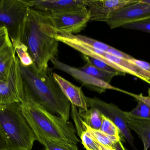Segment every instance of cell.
Instances as JSON below:
<instances>
[{
	"label": "cell",
	"mask_w": 150,
	"mask_h": 150,
	"mask_svg": "<svg viewBox=\"0 0 150 150\" xmlns=\"http://www.w3.org/2000/svg\"><path fill=\"white\" fill-rule=\"evenodd\" d=\"M122 92L134 98L136 100L142 101V102L144 103L147 105L149 106L150 107V88L149 89V90H148V94H149L148 97L144 96L142 93H141L140 94H136L129 92L127 91L124 90H123Z\"/></svg>",
	"instance_id": "28"
},
{
	"label": "cell",
	"mask_w": 150,
	"mask_h": 150,
	"mask_svg": "<svg viewBox=\"0 0 150 150\" xmlns=\"http://www.w3.org/2000/svg\"><path fill=\"white\" fill-rule=\"evenodd\" d=\"M29 8L25 0H0V28H6L14 47L21 43Z\"/></svg>",
	"instance_id": "5"
},
{
	"label": "cell",
	"mask_w": 150,
	"mask_h": 150,
	"mask_svg": "<svg viewBox=\"0 0 150 150\" xmlns=\"http://www.w3.org/2000/svg\"><path fill=\"white\" fill-rule=\"evenodd\" d=\"M139 0H84L90 21L106 22L110 14Z\"/></svg>",
	"instance_id": "11"
},
{
	"label": "cell",
	"mask_w": 150,
	"mask_h": 150,
	"mask_svg": "<svg viewBox=\"0 0 150 150\" xmlns=\"http://www.w3.org/2000/svg\"><path fill=\"white\" fill-rule=\"evenodd\" d=\"M135 108L130 112H125L127 116L130 119L150 120V107L142 101L137 100Z\"/></svg>",
	"instance_id": "20"
},
{
	"label": "cell",
	"mask_w": 150,
	"mask_h": 150,
	"mask_svg": "<svg viewBox=\"0 0 150 150\" xmlns=\"http://www.w3.org/2000/svg\"><path fill=\"white\" fill-rule=\"evenodd\" d=\"M72 117L76 124V129L78 134L80 136L81 134L85 131L83 127V120L79 116L76 107L72 105Z\"/></svg>",
	"instance_id": "27"
},
{
	"label": "cell",
	"mask_w": 150,
	"mask_h": 150,
	"mask_svg": "<svg viewBox=\"0 0 150 150\" xmlns=\"http://www.w3.org/2000/svg\"><path fill=\"white\" fill-rule=\"evenodd\" d=\"M100 131L105 134L114 137H120L119 129L114 123L105 115H102V121Z\"/></svg>",
	"instance_id": "23"
},
{
	"label": "cell",
	"mask_w": 150,
	"mask_h": 150,
	"mask_svg": "<svg viewBox=\"0 0 150 150\" xmlns=\"http://www.w3.org/2000/svg\"><path fill=\"white\" fill-rule=\"evenodd\" d=\"M0 150H9L2 137L0 135Z\"/></svg>",
	"instance_id": "32"
},
{
	"label": "cell",
	"mask_w": 150,
	"mask_h": 150,
	"mask_svg": "<svg viewBox=\"0 0 150 150\" xmlns=\"http://www.w3.org/2000/svg\"><path fill=\"white\" fill-rule=\"evenodd\" d=\"M19 64L24 100L32 101L51 113L68 122L71 103L62 92L53 74L49 73L43 76L35 71L32 65L25 67L20 63Z\"/></svg>",
	"instance_id": "2"
},
{
	"label": "cell",
	"mask_w": 150,
	"mask_h": 150,
	"mask_svg": "<svg viewBox=\"0 0 150 150\" xmlns=\"http://www.w3.org/2000/svg\"><path fill=\"white\" fill-rule=\"evenodd\" d=\"M0 135L9 150H31L36 136L22 112L21 103L0 105Z\"/></svg>",
	"instance_id": "4"
},
{
	"label": "cell",
	"mask_w": 150,
	"mask_h": 150,
	"mask_svg": "<svg viewBox=\"0 0 150 150\" xmlns=\"http://www.w3.org/2000/svg\"><path fill=\"white\" fill-rule=\"evenodd\" d=\"M89 61L96 68L101 70L109 72H118L120 71L116 70L107 63L103 61L100 60L98 59H95L93 57L87 56Z\"/></svg>",
	"instance_id": "26"
},
{
	"label": "cell",
	"mask_w": 150,
	"mask_h": 150,
	"mask_svg": "<svg viewBox=\"0 0 150 150\" xmlns=\"http://www.w3.org/2000/svg\"><path fill=\"white\" fill-rule=\"evenodd\" d=\"M79 137L82 141V144L86 150H102V146L87 131H84Z\"/></svg>",
	"instance_id": "22"
},
{
	"label": "cell",
	"mask_w": 150,
	"mask_h": 150,
	"mask_svg": "<svg viewBox=\"0 0 150 150\" xmlns=\"http://www.w3.org/2000/svg\"><path fill=\"white\" fill-rule=\"evenodd\" d=\"M30 8L47 14L86 7L84 0H25Z\"/></svg>",
	"instance_id": "12"
},
{
	"label": "cell",
	"mask_w": 150,
	"mask_h": 150,
	"mask_svg": "<svg viewBox=\"0 0 150 150\" xmlns=\"http://www.w3.org/2000/svg\"><path fill=\"white\" fill-rule=\"evenodd\" d=\"M122 27L124 29L137 30L150 33V19L128 24Z\"/></svg>",
	"instance_id": "25"
},
{
	"label": "cell",
	"mask_w": 150,
	"mask_h": 150,
	"mask_svg": "<svg viewBox=\"0 0 150 150\" xmlns=\"http://www.w3.org/2000/svg\"><path fill=\"white\" fill-rule=\"evenodd\" d=\"M86 101L88 108L98 109L103 115L112 121L118 128L120 134L127 139L134 150H137L134 144V138L131 130L127 123V117L125 112L114 104L106 103L97 97H86Z\"/></svg>",
	"instance_id": "7"
},
{
	"label": "cell",
	"mask_w": 150,
	"mask_h": 150,
	"mask_svg": "<svg viewBox=\"0 0 150 150\" xmlns=\"http://www.w3.org/2000/svg\"><path fill=\"white\" fill-rule=\"evenodd\" d=\"M12 44L5 27L0 28V50L7 45Z\"/></svg>",
	"instance_id": "29"
},
{
	"label": "cell",
	"mask_w": 150,
	"mask_h": 150,
	"mask_svg": "<svg viewBox=\"0 0 150 150\" xmlns=\"http://www.w3.org/2000/svg\"><path fill=\"white\" fill-rule=\"evenodd\" d=\"M78 112L82 120L88 127L96 130L100 129L103 114L98 109L89 108L85 110L79 108Z\"/></svg>",
	"instance_id": "18"
},
{
	"label": "cell",
	"mask_w": 150,
	"mask_h": 150,
	"mask_svg": "<svg viewBox=\"0 0 150 150\" xmlns=\"http://www.w3.org/2000/svg\"><path fill=\"white\" fill-rule=\"evenodd\" d=\"M75 37L79 40L81 42H83L84 44L97 49L103 51L105 53H107L108 49L111 48V46L108 45L105 43L100 41H98L96 40L91 38L89 37L83 35H75Z\"/></svg>",
	"instance_id": "24"
},
{
	"label": "cell",
	"mask_w": 150,
	"mask_h": 150,
	"mask_svg": "<svg viewBox=\"0 0 150 150\" xmlns=\"http://www.w3.org/2000/svg\"><path fill=\"white\" fill-rule=\"evenodd\" d=\"M102 150H107L105 149H104L102 148ZM127 150L125 149V147L123 146V144H122V142L121 140L118 141L114 146V148L113 150Z\"/></svg>",
	"instance_id": "31"
},
{
	"label": "cell",
	"mask_w": 150,
	"mask_h": 150,
	"mask_svg": "<svg viewBox=\"0 0 150 150\" xmlns=\"http://www.w3.org/2000/svg\"><path fill=\"white\" fill-rule=\"evenodd\" d=\"M24 100L19 60L16 56L8 79L0 82V105L21 103Z\"/></svg>",
	"instance_id": "9"
},
{
	"label": "cell",
	"mask_w": 150,
	"mask_h": 150,
	"mask_svg": "<svg viewBox=\"0 0 150 150\" xmlns=\"http://www.w3.org/2000/svg\"><path fill=\"white\" fill-rule=\"evenodd\" d=\"M37 141L44 146V150H79L76 144L47 137H39Z\"/></svg>",
	"instance_id": "19"
},
{
	"label": "cell",
	"mask_w": 150,
	"mask_h": 150,
	"mask_svg": "<svg viewBox=\"0 0 150 150\" xmlns=\"http://www.w3.org/2000/svg\"><path fill=\"white\" fill-rule=\"evenodd\" d=\"M129 61L142 69L150 72V63L144 61L137 60L135 58L132 60H128Z\"/></svg>",
	"instance_id": "30"
},
{
	"label": "cell",
	"mask_w": 150,
	"mask_h": 150,
	"mask_svg": "<svg viewBox=\"0 0 150 150\" xmlns=\"http://www.w3.org/2000/svg\"><path fill=\"white\" fill-rule=\"evenodd\" d=\"M14 48L20 64L25 67L33 65L32 59L29 53L28 48L25 44L21 42L16 46Z\"/></svg>",
	"instance_id": "21"
},
{
	"label": "cell",
	"mask_w": 150,
	"mask_h": 150,
	"mask_svg": "<svg viewBox=\"0 0 150 150\" xmlns=\"http://www.w3.org/2000/svg\"><path fill=\"white\" fill-rule=\"evenodd\" d=\"M127 123L130 130L134 131L142 142L144 150H148L150 148V120L134 119L127 117Z\"/></svg>",
	"instance_id": "15"
},
{
	"label": "cell",
	"mask_w": 150,
	"mask_h": 150,
	"mask_svg": "<svg viewBox=\"0 0 150 150\" xmlns=\"http://www.w3.org/2000/svg\"><path fill=\"white\" fill-rule=\"evenodd\" d=\"M148 19H150V4L139 0L110 14L106 23L111 29H113Z\"/></svg>",
	"instance_id": "8"
},
{
	"label": "cell",
	"mask_w": 150,
	"mask_h": 150,
	"mask_svg": "<svg viewBox=\"0 0 150 150\" xmlns=\"http://www.w3.org/2000/svg\"><path fill=\"white\" fill-rule=\"evenodd\" d=\"M16 53L12 44L7 45L0 50V82L8 79L16 58Z\"/></svg>",
	"instance_id": "14"
},
{
	"label": "cell",
	"mask_w": 150,
	"mask_h": 150,
	"mask_svg": "<svg viewBox=\"0 0 150 150\" xmlns=\"http://www.w3.org/2000/svg\"><path fill=\"white\" fill-rule=\"evenodd\" d=\"M47 14L52 19L56 31L62 33H78L84 29L90 21V12L86 7Z\"/></svg>",
	"instance_id": "6"
},
{
	"label": "cell",
	"mask_w": 150,
	"mask_h": 150,
	"mask_svg": "<svg viewBox=\"0 0 150 150\" xmlns=\"http://www.w3.org/2000/svg\"><path fill=\"white\" fill-rule=\"evenodd\" d=\"M58 32L47 13L29 8L26 15L21 42L28 48L32 59V66L40 75L49 73L48 63L57 58L59 41Z\"/></svg>",
	"instance_id": "1"
},
{
	"label": "cell",
	"mask_w": 150,
	"mask_h": 150,
	"mask_svg": "<svg viewBox=\"0 0 150 150\" xmlns=\"http://www.w3.org/2000/svg\"><path fill=\"white\" fill-rule=\"evenodd\" d=\"M83 58L86 62V63L84 66L79 69L81 71L105 82L110 84L112 79L115 76L125 75V73L121 72H109L101 70L92 64L87 56L83 55Z\"/></svg>",
	"instance_id": "16"
},
{
	"label": "cell",
	"mask_w": 150,
	"mask_h": 150,
	"mask_svg": "<svg viewBox=\"0 0 150 150\" xmlns=\"http://www.w3.org/2000/svg\"><path fill=\"white\" fill-rule=\"evenodd\" d=\"M141 1L142 2L147 4H150V0H141Z\"/></svg>",
	"instance_id": "33"
},
{
	"label": "cell",
	"mask_w": 150,
	"mask_h": 150,
	"mask_svg": "<svg viewBox=\"0 0 150 150\" xmlns=\"http://www.w3.org/2000/svg\"><path fill=\"white\" fill-rule=\"evenodd\" d=\"M83 127L85 131L89 132L102 148L107 150H113L115 145L118 141L121 140L120 137L110 136L103 133L100 130H96L88 127L83 121Z\"/></svg>",
	"instance_id": "17"
},
{
	"label": "cell",
	"mask_w": 150,
	"mask_h": 150,
	"mask_svg": "<svg viewBox=\"0 0 150 150\" xmlns=\"http://www.w3.org/2000/svg\"><path fill=\"white\" fill-rule=\"evenodd\" d=\"M21 106L23 114L36 139L47 137L76 144L80 141L72 122L65 121L30 100H24Z\"/></svg>",
	"instance_id": "3"
},
{
	"label": "cell",
	"mask_w": 150,
	"mask_h": 150,
	"mask_svg": "<svg viewBox=\"0 0 150 150\" xmlns=\"http://www.w3.org/2000/svg\"><path fill=\"white\" fill-rule=\"evenodd\" d=\"M53 75L71 105L85 110L88 109L86 97L80 87L76 86L56 73H54Z\"/></svg>",
	"instance_id": "13"
},
{
	"label": "cell",
	"mask_w": 150,
	"mask_h": 150,
	"mask_svg": "<svg viewBox=\"0 0 150 150\" xmlns=\"http://www.w3.org/2000/svg\"><path fill=\"white\" fill-rule=\"evenodd\" d=\"M51 61L54 68L67 73L82 83L83 85L91 90L100 94L105 92L107 90H113L122 92V89L114 87L110 84L107 83L97 79L81 71L79 68L72 67L60 61L57 58L52 59Z\"/></svg>",
	"instance_id": "10"
},
{
	"label": "cell",
	"mask_w": 150,
	"mask_h": 150,
	"mask_svg": "<svg viewBox=\"0 0 150 150\" xmlns=\"http://www.w3.org/2000/svg\"><path fill=\"white\" fill-rule=\"evenodd\" d=\"M149 84H150V81H149Z\"/></svg>",
	"instance_id": "34"
}]
</instances>
